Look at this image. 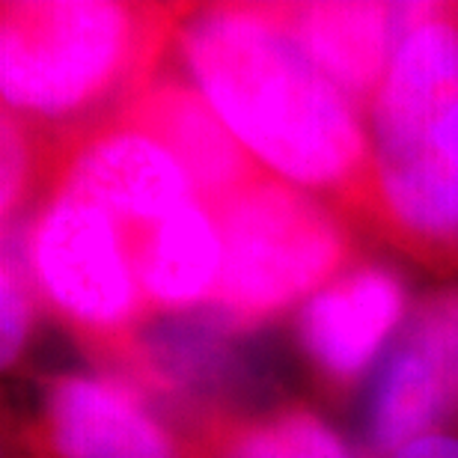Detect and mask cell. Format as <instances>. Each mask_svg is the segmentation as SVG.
<instances>
[{"instance_id": "obj_1", "label": "cell", "mask_w": 458, "mask_h": 458, "mask_svg": "<svg viewBox=\"0 0 458 458\" xmlns=\"http://www.w3.org/2000/svg\"><path fill=\"white\" fill-rule=\"evenodd\" d=\"M179 69L256 164L381 238V182L366 116L286 33L277 4L191 6Z\"/></svg>"}, {"instance_id": "obj_2", "label": "cell", "mask_w": 458, "mask_h": 458, "mask_svg": "<svg viewBox=\"0 0 458 458\" xmlns=\"http://www.w3.org/2000/svg\"><path fill=\"white\" fill-rule=\"evenodd\" d=\"M191 4L4 0L0 93L51 149L131 105L173 51Z\"/></svg>"}, {"instance_id": "obj_3", "label": "cell", "mask_w": 458, "mask_h": 458, "mask_svg": "<svg viewBox=\"0 0 458 458\" xmlns=\"http://www.w3.org/2000/svg\"><path fill=\"white\" fill-rule=\"evenodd\" d=\"M212 215L224 238V277L208 313L238 336L277 325L363 259L360 229L268 170Z\"/></svg>"}, {"instance_id": "obj_4", "label": "cell", "mask_w": 458, "mask_h": 458, "mask_svg": "<svg viewBox=\"0 0 458 458\" xmlns=\"http://www.w3.org/2000/svg\"><path fill=\"white\" fill-rule=\"evenodd\" d=\"M21 226L42 310L105 372H119L152 322L125 229L72 191H48Z\"/></svg>"}, {"instance_id": "obj_5", "label": "cell", "mask_w": 458, "mask_h": 458, "mask_svg": "<svg viewBox=\"0 0 458 458\" xmlns=\"http://www.w3.org/2000/svg\"><path fill=\"white\" fill-rule=\"evenodd\" d=\"M4 458H208L134 381L63 372L27 417L6 420Z\"/></svg>"}, {"instance_id": "obj_6", "label": "cell", "mask_w": 458, "mask_h": 458, "mask_svg": "<svg viewBox=\"0 0 458 458\" xmlns=\"http://www.w3.org/2000/svg\"><path fill=\"white\" fill-rule=\"evenodd\" d=\"M458 423V286L435 289L411 310L375 369L363 458H390Z\"/></svg>"}, {"instance_id": "obj_7", "label": "cell", "mask_w": 458, "mask_h": 458, "mask_svg": "<svg viewBox=\"0 0 458 458\" xmlns=\"http://www.w3.org/2000/svg\"><path fill=\"white\" fill-rule=\"evenodd\" d=\"M411 310L402 271L378 259L352 265L298 310V352L325 396L348 399L378 369Z\"/></svg>"}, {"instance_id": "obj_8", "label": "cell", "mask_w": 458, "mask_h": 458, "mask_svg": "<svg viewBox=\"0 0 458 458\" xmlns=\"http://www.w3.org/2000/svg\"><path fill=\"white\" fill-rule=\"evenodd\" d=\"M48 191H72L102 206L125 235L199 199L185 167L125 111L51 149Z\"/></svg>"}, {"instance_id": "obj_9", "label": "cell", "mask_w": 458, "mask_h": 458, "mask_svg": "<svg viewBox=\"0 0 458 458\" xmlns=\"http://www.w3.org/2000/svg\"><path fill=\"white\" fill-rule=\"evenodd\" d=\"M280 21L295 45L352 98L363 116L378 96L402 36L420 4H277Z\"/></svg>"}, {"instance_id": "obj_10", "label": "cell", "mask_w": 458, "mask_h": 458, "mask_svg": "<svg viewBox=\"0 0 458 458\" xmlns=\"http://www.w3.org/2000/svg\"><path fill=\"white\" fill-rule=\"evenodd\" d=\"M125 114L167 146L208 208L265 173L182 69L161 66Z\"/></svg>"}, {"instance_id": "obj_11", "label": "cell", "mask_w": 458, "mask_h": 458, "mask_svg": "<svg viewBox=\"0 0 458 458\" xmlns=\"http://www.w3.org/2000/svg\"><path fill=\"white\" fill-rule=\"evenodd\" d=\"M125 238L152 316H191L215 304L224 277V238L203 199Z\"/></svg>"}, {"instance_id": "obj_12", "label": "cell", "mask_w": 458, "mask_h": 458, "mask_svg": "<svg viewBox=\"0 0 458 458\" xmlns=\"http://www.w3.org/2000/svg\"><path fill=\"white\" fill-rule=\"evenodd\" d=\"M215 458H363L304 402H280L262 414L233 420Z\"/></svg>"}, {"instance_id": "obj_13", "label": "cell", "mask_w": 458, "mask_h": 458, "mask_svg": "<svg viewBox=\"0 0 458 458\" xmlns=\"http://www.w3.org/2000/svg\"><path fill=\"white\" fill-rule=\"evenodd\" d=\"M42 298L36 289L24 247V226H4V253H0V354L4 369L13 372L24 360L27 348L39 325Z\"/></svg>"}, {"instance_id": "obj_14", "label": "cell", "mask_w": 458, "mask_h": 458, "mask_svg": "<svg viewBox=\"0 0 458 458\" xmlns=\"http://www.w3.org/2000/svg\"><path fill=\"white\" fill-rule=\"evenodd\" d=\"M390 458H458V423L408 444Z\"/></svg>"}]
</instances>
